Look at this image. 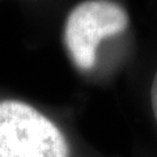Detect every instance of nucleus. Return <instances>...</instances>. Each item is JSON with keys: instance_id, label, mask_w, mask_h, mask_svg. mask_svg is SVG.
<instances>
[{"instance_id": "1", "label": "nucleus", "mask_w": 157, "mask_h": 157, "mask_svg": "<svg viewBox=\"0 0 157 157\" xmlns=\"http://www.w3.org/2000/svg\"><path fill=\"white\" fill-rule=\"evenodd\" d=\"M0 157H68L64 136L30 105L0 102Z\"/></svg>"}, {"instance_id": "2", "label": "nucleus", "mask_w": 157, "mask_h": 157, "mask_svg": "<svg viewBox=\"0 0 157 157\" xmlns=\"http://www.w3.org/2000/svg\"><path fill=\"white\" fill-rule=\"evenodd\" d=\"M128 25V13L111 0H85L75 6L64 25V43L73 64L81 71L92 70L101 41L124 32Z\"/></svg>"}, {"instance_id": "3", "label": "nucleus", "mask_w": 157, "mask_h": 157, "mask_svg": "<svg viewBox=\"0 0 157 157\" xmlns=\"http://www.w3.org/2000/svg\"><path fill=\"white\" fill-rule=\"evenodd\" d=\"M151 104H152V110H153V114L157 122V72L153 77L152 86H151Z\"/></svg>"}]
</instances>
